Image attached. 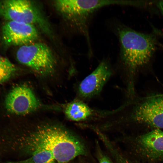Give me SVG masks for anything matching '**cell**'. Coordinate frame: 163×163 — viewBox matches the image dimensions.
<instances>
[{
    "label": "cell",
    "mask_w": 163,
    "mask_h": 163,
    "mask_svg": "<svg viewBox=\"0 0 163 163\" xmlns=\"http://www.w3.org/2000/svg\"><path fill=\"white\" fill-rule=\"evenodd\" d=\"M93 110L88 105L81 101H75L69 104L65 110L66 117L72 120L83 121L89 118Z\"/></svg>",
    "instance_id": "obj_10"
},
{
    "label": "cell",
    "mask_w": 163,
    "mask_h": 163,
    "mask_svg": "<svg viewBox=\"0 0 163 163\" xmlns=\"http://www.w3.org/2000/svg\"><path fill=\"white\" fill-rule=\"evenodd\" d=\"M18 61L40 75L50 74L54 70L55 60L50 48L42 43L21 46L17 50Z\"/></svg>",
    "instance_id": "obj_4"
},
{
    "label": "cell",
    "mask_w": 163,
    "mask_h": 163,
    "mask_svg": "<svg viewBox=\"0 0 163 163\" xmlns=\"http://www.w3.org/2000/svg\"><path fill=\"white\" fill-rule=\"evenodd\" d=\"M96 146V157L98 163H114L108 156L106 155L100 148L97 142Z\"/></svg>",
    "instance_id": "obj_13"
},
{
    "label": "cell",
    "mask_w": 163,
    "mask_h": 163,
    "mask_svg": "<svg viewBox=\"0 0 163 163\" xmlns=\"http://www.w3.org/2000/svg\"><path fill=\"white\" fill-rule=\"evenodd\" d=\"M105 146L116 163H135L125 157L112 142H107Z\"/></svg>",
    "instance_id": "obj_12"
},
{
    "label": "cell",
    "mask_w": 163,
    "mask_h": 163,
    "mask_svg": "<svg viewBox=\"0 0 163 163\" xmlns=\"http://www.w3.org/2000/svg\"><path fill=\"white\" fill-rule=\"evenodd\" d=\"M5 104L8 111L18 115L27 114L40 106L31 90L24 85L13 88L6 96Z\"/></svg>",
    "instance_id": "obj_6"
},
{
    "label": "cell",
    "mask_w": 163,
    "mask_h": 163,
    "mask_svg": "<svg viewBox=\"0 0 163 163\" xmlns=\"http://www.w3.org/2000/svg\"><path fill=\"white\" fill-rule=\"evenodd\" d=\"M0 66L11 69H15L14 65L8 59L0 55Z\"/></svg>",
    "instance_id": "obj_15"
},
{
    "label": "cell",
    "mask_w": 163,
    "mask_h": 163,
    "mask_svg": "<svg viewBox=\"0 0 163 163\" xmlns=\"http://www.w3.org/2000/svg\"><path fill=\"white\" fill-rule=\"evenodd\" d=\"M0 163H57L53 155L47 151H41L27 158Z\"/></svg>",
    "instance_id": "obj_11"
},
{
    "label": "cell",
    "mask_w": 163,
    "mask_h": 163,
    "mask_svg": "<svg viewBox=\"0 0 163 163\" xmlns=\"http://www.w3.org/2000/svg\"><path fill=\"white\" fill-rule=\"evenodd\" d=\"M0 16L8 21L37 26L47 34L50 27L42 12L33 2L27 0L0 1Z\"/></svg>",
    "instance_id": "obj_3"
},
{
    "label": "cell",
    "mask_w": 163,
    "mask_h": 163,
    "mask_svg": "<svg viewBox=\"0 0 163 163\" xmlns=\"http://www.w3.org/2000/svg\"><path fill=\"white\" fill-rule=\"evenodd\" d=\"M129 116L138 123L157 129L163 128V94L150 96L138 103Z\"/></svg>",
    "instance_id": "obj_5"
},
{
    "label": "cell",
    "mask_w": 163,
    "mask_h": 163,
    "mask_svg": "<svg viewBox=\"0 0 163 163\" xmlns=\"http://www.w3.org/2000/svg\"><path fill=\"white\" fill-rule=\"evenodd\" d=\"M134 142L141 155L152 161L163 160V131L155 129L138 136Z\"/></svg>",
    "instance_id": "obj_9"
},
{
    "label": "cell",
    "mask_w": 163,
    "mask_h": 163,
    "mask_svg": "<svg viewBox=\"0 0 163 163\" xmlns=\"http://www.w3.org/2000/svg\"><path fill=\"white\" fill-rule=\"evenodd\" d=\"M35 27L24 23L8 21L2 27L3 41L8 45L22 46L31 43L38 37Z\"/></svg>",
    "instance_id": "obj_7"
},
{
    "label": "cell",
    "mask_w": 163,
    "mask_h": 163,
    "mask_svg": "<svg viewBox=\"0 0 163 163\" xmlns=\"http://www.w3.org/2000/svg\"><path fill=\"white\" fill-rule=\"evenodd\" d=\"M12 140V147L22 159L45 151L53 155L57 163H69L87 153L85 144L77 136L56 124L43 123L15 133Z\"/></svg>",
    "instance_id": "obj_1"
},
{
    "label": "cell",
    "mask_w": 163,
    "mask_h": 163,
    "mask_svg": "<svg viewBox=\"0 0 163 163\" xmlns=\"http://www.w3.org/2000/svg\"><path fill=\"white\" fill-rule=\"evenodd\" d=\"M117 32L123 63L130 73H134L151 60L155 50V42L152 36L124 26H119Z\"/></svg>",
    "instance_id": "obj_2"
},
{
    "label": "cell",
    "mask_w": 163,
    "mask_h": 163,
    "mask_svg": "<svg viewBox=\"0 0 163 163\" xmlns=\"http://www.w3.org/2000/svg\"><path fill=\"white\" fill-rule=\"evenodd\" d=\"M16 69H11L0 66V84L8 79Z\"/></svg>",
    "instance_id": "obj_14"
},
{
    "label": "cell",
    "mask_w": 163,
    "mask_h": 163,
    "mask_svg": "<svg viewBox=\"0 0 163 163\" xmlns=\"http://www.w3.org/2000/svg\"><path fill=\"white\" fill-rule=\"evenodd\" d=\"M112 73L109 64L106 61H102L80 83L78 91L80 95L84 98H89L98 94Z\"/></svg>",
    "instance_id": "obj_8"
}]
</instances>
